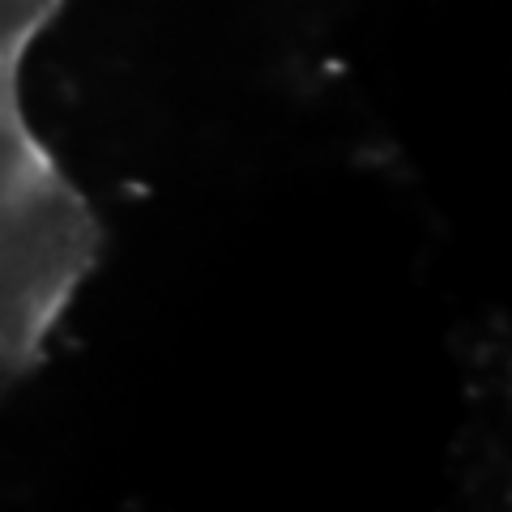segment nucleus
I'll use <instances>...</instances> for the list:
<instances>
[{
    "label": "nucleus",
    "instance_id": "1",
    "mask_svg": "<svg viewBox=\"0 0 512 512\" xmlns=\"http://www.w3.org/2000/svg\"><path fill=\"white\" fill-rule=\"evenodd\" d=\"M64 0H0V393L47 359L99 265L103 227L26 120L22 64Z\"/></svg>",
    "mask_w": 512,
    "mask_h": 512
}]
</instances>
